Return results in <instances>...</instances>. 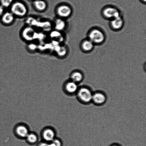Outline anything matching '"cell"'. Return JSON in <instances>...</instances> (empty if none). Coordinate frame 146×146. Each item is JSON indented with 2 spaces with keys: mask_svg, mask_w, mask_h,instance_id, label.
<instances>
[{
  "mask_svg": "<svg viewBox=\"0 0 146 146\" xmlns=\"http://www.w3.org/2000/svg\"><path fill=\"white\" fill-rule=\"evenodd\" d=\"M88 39L94 44H101L105 40V36L101 30L94 29L89 32Z\"/></svg>",
  "mask_w": 146,
  "mask_h": 146,
  "instance_id": "obj_1",
  "label": "cell"
},
{
  "mask_svg": "<svg viewBox=\"0 0 146 146\" xmlns=\"http://www.w3.org/2000/svg\"><path fill=\"white\" fill-rule=\"evenodd\" d=\"M11 12L14 16L20 17L25 16L28 12L26 6L22 3L17 2L11 5Z\"/></svg>",
  "mask_w": 146,
  "mask_h": 146,
  "instance_id": "obj_2",
  "label": "cell"
},
{
  "mask_svg": "<svg viewBox=\"0 0 146 146\" xmlns=\"http://www.w3.org/2000/svg\"><path fill=\"white\" fill-rule=\"evenodd\" d=\"M103 14L105 18L111 20L121 16L119 11L113 7H109L104 9Z\"/></svg>",
  "mask_w": 146,
  "mask_h": 146,
  "instance_id": "obj_3",
  "label": "cell"
},
{
  "mask_svg": "<svg viewBox=\"0 0 146 146\" xmlns=\"http://www.w3.org/2000/svg\"><path fill=\"white\" fill-rule=\"evenodd\" d=\"M58 15L61 18H67L71 15L72 10L69 6L63 5L60 6L57 9Z\"/></svg>",
  "mask_w": 146,
  "mask_h": 146,
  "instance_id": "obj_4",
  "label": "cell"
},
{
  "mask_svg": "<svg viewBox=\"0 0 146 146\" xmlns=\"http://www.w3.org/2000/svg\"><path fill=\"white\" fill-rule=\"evenodd\" d=\"M78 95L80 99L85 102H90L92 99V94L87 88H81L79 91Z\"/></svg>",
  "mask_w": 146,
  "mask_h": 146,
  "instance_id": "obj_5",
  "label": "cell"
},
{
  "mask_svg": "<svg viewBox=\"0 0 146 146\" xmlns=\"http://www.w3.org/2000/svg\"><path fill=\"white\" fill-rule=\"evenodd\" d=\"M111 20L110 24L113 29L118 30L122 28L124 24V21L121 16Z\"/></svg>",
  "mask_w": 146,
  "mask_h": 146,
  "instance_id": "obj_6",
  "label": "cell"
},
{
  "mask_svg": "<svg viewBox=\"0 0 146 146\" xmlns=\"http://www.w3.org/2000/svg\"><path fill=\"white\" fill-rule=\"evenodd\" d=\"M23 36L28 41L33 40L36 36V33L33 28L28 27L25 28L23 32Z\"/></svg>",
  "mask_w": 146,
  "mask_h": 146,
  "instance_id": "obj_7",
  "label": "cell"
},
{
  "mask_svg": "<svg viewBox=\"0 0 146 146\" xmlns=\"http://www.w3.org/2000/svg\"><path fill=\"white\" fill-rule=\"evenodd\" d=\"M94 44L89 39H86L82 43L81 48L84 52H90L94 48Z\"/></svg>",
  "mask_w": 146,
  "mask_h": 146,
  "instance_id": "obj_8",
  "label": "cell"
},
{
  "mask_svg": "<svg viewBox=\"0 0 146 146\" xmlns=\"http://www.w3.org/2000/svg\"><path fill=\"white\" fill-rule=\"evenodd\" d=\"M1 20L4 24H9L13 22L14 15L11 12L4 13L1 17Z\"/></svg>",
  "mask_w": 146,
  "mask_h": 146,
  "instance_id": "obj_9",
  "label": "cell"
},
{
  "mask_svg": "<svg viewBox=\"0 0 146 146\" xmlns=\"http://www.w3.org/2000/svg\"><path fill=\"white\" fill-rule=\"evenodd\" d=\"M55 134L54 131L50 129H48L44 131L43 133V137L47 141L51 142L55 139Z\"/></svg>",
  "mask_w": 146,
  "mask_h": 146,
  "instance_id": "obj_10",
  "label": "cell"
},
{
  "mask_svg": "<svg viewBox=\"0 0 146 146\" xmlns=\"http://www.w3.org/2000/svg\"><path fill=\"white\" fill-rule=\"evenodd\" d=\"M66 26L65 21L62 18L57 19L55 22V28L57 31H60L65 29Z\"/></svg>",
  "mask_w": 146,
  "mask_h": 146,
  "instance_id": "obj_11",
  "label": "cell"
},
{
  "mask_svg": "<svg viewBox=\"0 0 146 146\" xmlns=\"http://www.w3.org/2000/svg\"><path fill=\"white\" fill-rule=\"evenodd\" d=\"M16 132L18 135L21 138H26L29 134L28 129L23 125H20L17 127Z\"/></svg>",
  "mask_w": 146,
  "mask_h": 146,
  "instance_id": "obj_12",
  "label": "cell"
},
{
  "mask_svg": "<svg viewBox=\"0 0 146 146\" xmlns=\"http://www.w3.org/2000/svg\"><path fill=\"white\" fill-rule=\"evenodd\" d=\"M105 96L101 93H96L93 95L92 99L94 102L98 104H102L106 101Z\"/></svg>",
  "mask_w": 146,
  "mask_h": 146,
  "instance_id": "obj_13",
  "label": "cell"
},
{
  "mask_svg": "<svg viewBox=\"0 0 146 146\" xmlns=\"http://www.w3.org/2000/svg\"><path fill=\"white\" fill-rule=\"evenodd\" d=\"M35 8L38 11H42L46 9V3L45 1L42 0H37L34 3Z\"/></svg>",
  "mask_w": 146,
  "mask_h": 146,
  "instance_id": "obj_14",
  "label": "cell"
},
{
  "mask_svg": "<svg viewBox=\"0 0 146 146\" xmlns=\"http://www.w3.org/2000/svg\"><path fill=\"white\" fill-rule=\"evenodd\" d=\"M77 86L76 84L74 82H70L66 84V88L68 92L73 93L75 92L77 90Z\"/></svg>",
  "mask_w": 146,
  "mask_h": 146,
  "instance_id": "obj_15",
  "label": "cell"
},
{
  "mask_svg": "<svg viewBox=\"0 0 146 146\" xmlns=\"http://www.w3.org/2000/svg\"><path fill=\"white\" fill-rule=\"evenodd\" d=\"M71 78L73 82H78L81 81L83 78V75L81 73L78 71L73 72L71 76Z\"/></svg>",
  "mask_w": 146,
  "mask_h": 146,
  "instance_id": "obj_16",
  "label": "cell"
},
{
  "mask_svg": "<svg viewBox=\"0 0 146 146\" xmlns=\"http://www.w3.org/2000/svg\"><path fill=\"white\" fill-rule=\"evenodd\" d=\"M27 141L30 143L34 144L36 143L38 140L36 135L34 134H29L26 137Z\"/></svg>",
  "mask_w": 146,
  "mask_h": 146,
  "instance_id": "obj_17",
  "label": "cell"
},
{
  "mask_svg": "<svg viewBox=\"0 0 146 146\" xmlns=\"http://www.w3.org/2000/svg\"><path fill=\"white\" fill-rule=\"evenodd\" d=\"M13 0H1V5L3 7L7 8L11 5Z\"/></svg>",
  "mask_w": 146,
  "mask_h": 146,
  "instance_id": "obj_18",
  "label": "cell"
},
{
  "mask_svg": "<svg viewBox=\"0 0 146 146\" xmlns=\"http://www.w3.org/2000/svg\"><path fill=\"white\" fill-rule=\"evenodd\" d=\"M51 146H62L60 141L58 139H54L50 142Z\"/></svg>",
  "mask_w": 146,
  "mask_h": 146,
  "instance_id": "obj_19",
  "label": "cell"
},
{
  "mask_svg": "<svg viewBox=\"0 0 146 146\" xmlns=\"http://www.w3.org/2000/svg\"><path fill=\"white\" fill-rule=\"evenodd\" d=\"M59 55L61 56H64L66 54L67 51L65 47H61L59 49Z\"/></svg>",
  "mask_w": 146,
  "mask_h": 146,
  "instance_id": "obj_20",
  "label": "cell"
},
{
  "mask_svg": "<svg viewBox=\"0 0 146 146\" xmlns=\"http://www.w3.org/2000/svg\"><path fill=\"white\" fill-rule=\"evenodd\" d=\"M4 13V7L0 5V17H2Z\"/></svg>",
  "mask_w": 146,
  "mask_h": 146,
  "instance_id": "obj_21",
  "label": "cell"
},
{
  "mask_svg": "<svg viewBox=\"0 0 146 146\" xmlns=\"http://www.w3.org/2000/svg\"><path fill=\"white\" fill-rule=\"evenodd\" d=\"M38 146H51V145L49 143L43 142L40 143Z\"/></svg>",
  "mask_w": 146,
  "mask_h": 146,
  "instance_id": "obj_22",
  "label": "cell"
},
{
  "mask_svg": "<svg viewBox=\"0 0 146 146\" xmlns=\"http://www.w3.org/2000/svg\"><path fill=\"white\" fill-rule=\"evenodd\" d=\"M117 146V145H114V146Z\"/></svg>",
  "mask_w": 146,
  "mask_h": 146,
  "instance_id": "obj_23",
  "label": "cell"
}]
</instances>
